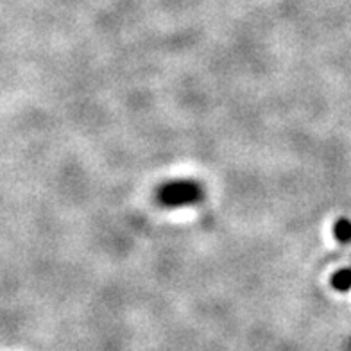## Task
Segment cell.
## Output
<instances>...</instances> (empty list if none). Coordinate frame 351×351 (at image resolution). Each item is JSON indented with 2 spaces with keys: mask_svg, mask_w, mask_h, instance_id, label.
<instances>
[{
  "mask_svg": "<svg viewBox=\"0 0 351 351\" xmlns=\"http://www.w3.org/2000/svg\"><path fill=\"white\" fill-rule=\"evenodd\" d=\"M201 197H203L201 186L190 180L171 181L158 190V201L167 208H180L186 204H194Z\"/></svg>",
  "mask_w": 351,
  "mask_h": 351,
  "instance_id": "6da1fadb",
  "label": "cell"
},
{
  "mask_svg": "<svg viewBox=\"0 0 351 351\" xmlns=\"http://www.w3.org/2000/svg\"><path fill=\"white\" fill-rule=\"evenodd\" d=\"M333 231H335V237H337L341 242L351 241V222L348 221V219H341V221L335 224Z\"/></svg>",
  "mask_w": 351,
  "mask_h": 351,
  "instance_id": "3957f363",
  "label": "cell"
},
{
  "mask_svg": "<svg viewBox=\"0 0 351 351\" xmlns=\"http://www.w3.org/2000/svg\"><path fill=\"white\" fill-rule=\"evenodd\" d=\"M332 285L335 291L348 292L351 289V269H341L333 274Z\"/></svg>",
  "mask_w": 351,
  "mask_h": 351,
  "instance_id": "7a4b0ae2",
  "label": "cell"
}]
</instances>
